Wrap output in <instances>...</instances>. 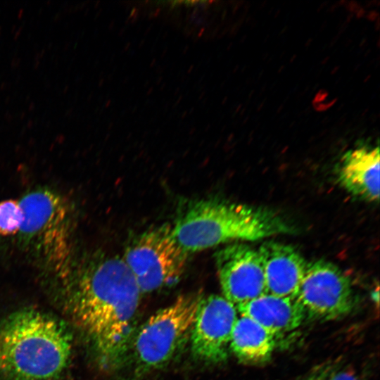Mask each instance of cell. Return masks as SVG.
Wrapping results in <instances>:
<instances>
[{
  "instance_id": "1",
  "label": "cell",
  "mask_w": 380,
  "mask_h": 380,
  "mask_svg": "<svg viewBox=\"0 0 380 380\" xmlns=\"http://www.w3.org/2000/svg\"><path fill=\"white\" fill-rule=\"evenodd\" d=\"M64 279L68 308L99 365L120 369L130 355L141 293L124 260L94 259Z\"/></svg>"
},
{
  "instance_id": "2",
  "label": "cell",
  "mask_w": 380,
  "mask_h": 380,
  "mask_svg": "<svg viewBox=\"0 0 380 380\" xmlns=\"http://www.w3.org/2000/svg\"><path fill=\"white\" fill-rule=\"evenodd\" d=\"M72 350L69 328L45 312L23 308L0 321V380H54Z\"/></svg>"
},
{
  "instance_id": "3",
  "label": "cell",
  "mask_w": 380,
  "mask_h": 380,
  "mask_svg": "<svg viewBox=\"0 0 380 380\" xmlns=\"http://www.w3.org/2000/svg\"><path fill=\"white\" fill-rule=\"evenodd\" d=\"M172 232L189 253L233 241H257L291 234L295 229L268 208L201 199L191 203L177 217Z\"/></svg>"
},
{
  "instance_id": "4",
  "label": "cell",
  "mask_w": 380,
  "mask_h": 380,
  "mask_svg": "<svg viewBox=\"0 0 380 380\" xmlns=\"http://www.w3.org/2000/svg\"><path fill=\"white\" fill-rule=\"evenodd\" d=\"M23 220L18 242L42 265L64 278L72 268L70 209L51 189L32 190L18 201Z\"/></svg>"
},
{
  "instance_id": "5",
  "label": "cell",
  "mask_w": 380,
  "mask_h": 380,
  "mask_svg": "<svg viewBox=\"0 0 380 380\" xmlns=\"http://www.w3.org/2000/svg\"><path fill=\"white\" fill-rule=\"evenodd\" d=\"M201 297V293L182 295L137 329L130 350L137 376L166 366L184 348Z\"/></svg>"
},
{
  "instance_id": "6",
  "label": "cell",
  "mask_w": 380,
  "mask_h": 380,
  "mask_svg": "<svg viewBox=\"0 0 380 380\" xmlns=\"http://www.w3.org/2000/svg\"><path fill=\"white\" fill-rule=\"evenodd\" d=\"M188 253L176 240L172 227L146 231L127 248L124 258L141 293L173 286L181 279Z\"/></svg>"
},
{
  "instance_id": "7",
  "label": "cell",
  "mask_w": 380,
  "mask_h": 380,
  "mask_svg": "<svg viewBox=\"0 0 380 380\" xmlns=\"http://www.w3.org/2000/svg\"><path fill=\"white\" fill-rule=\"evenodd\" d=\"M296 298L307 317L324 321L348 315L355 305L349 277L324 260L308 262Z\"/></svg>"
},
{
  "instance_id": "8",
  "label": "cell",
  "mask_w": 380,
  "mask_h": 380,
  "mask_svg": "<svg viewBox=\"0 0 380 380\" xmlns=\"http://www.w3.org/2000/svg\"><path fill=\"white\" fill-rule=\"evenodd\" d=\"M237 318L236 307L224 296L216 294L202 296L189 340L193 355L210 364L225 361Z\"/></svg>"
},
{
  "instance_id": "9",
  "label": "cell",
  "mask_w": 380,
  "mask_h": 380,
  "mask_svg": "<svg viewBox=\"0 0 380 380\" xmlns=\"http://www.w3.org/2000/svg\"><path fill=\"white\" fill-rule=\"evenodd\" d=\"M215 260L222 296L236 308L266 293L258 249L235 243L220 249Z\"/></svg>"
},
{
  "instance_id": "10",
  "label": "cell",
  "mask_w": 380,
  "mask_h": 380,
  "mask_svg": "<svg viewBox=\"0 0 380 380\" xmlns=\"http://www.w3.org/2000/svg\"><path fill=\"white\" fill-rule=\"evenodd\" d=\"M258 251L266 293L296 298L308 262L295 248L279 242H265Z\"/></svg>"
},
{
  "instance_id": "11",
  "label": "cell",
  "mask_w": 380,
  "mask_h": 380,
  "mask_svg": "<svg viewBox=\"0 0 380 380\" xmlns=\"http://www.w3.org/2000/svg\"><path fill=\"white\" fill-rule=\"evenodd\" d=\"M379 147H361L348 151L343 156L337 177L342 187L369 202L379 199Z\"/></svg>"
},
{
  "instance_id": "12",
  "label": "cell",
  "mask_w": 380,
  "mask_h": 380,
  "mask_svg": "<svg viewBox=\"0 0 380 380\" xmlns=\"http://www.w3.org/2000/svg\"><path fill=\"white\" fill-rule=\"evenodd\" d=\"M236 308L241 316L253 319L274 336L296 329L307 317L303 307L296 298L269 293Z\"/></svg>"
},
{
  "instance_id": "13",
  "label": "cell",
  "mask_w": 380,
  "mask_h": 380,
  "mask_svg": "<svg viewBox=\"0 0 380 380\" xmlns=\"http://www.w3.org/2000/svg\"><path fill=\"white\" fill-rule=\"evenodd\" d=\"M274 337L253 319L241 315L232 331L229 349L243 363H261L272 356Z\"/></svg>"
},
{
  "instance_id": "14",
  "label": "cell",
  "mask_w": 380,
  "mask_h": 380,
  "mask_svg": "<svg viewBox=\"0 0 380 380\" xmlns=\"http://www.w3.org/2000/svg\"><path fill=\"white\" fill-rule=\"evenodd\" d=\"M302 380H361V379L350 366L340 360H334L315 367Z\"/></svg>"
},
{
  "instance_id": "15",
  "label": "cell",
  "mask_w": 380,
  "mask_h": 380,
  "mask_svg": "<svg viewBox=\"0 0 380 380\" xmlns=\"http://www.w3.org/2000/svg\"><path fill=\"white\" fill-rule=\"evenodd\" d=\"M23 220V213L18 201L6 200L0 203V234H17Z\"/></svg>"
},
{
  "instance_id": "16",
  "label": "cell",
  "mask_w": 380,
  "mask_h": 380,
  "mask_svg": "<svg viewBox=\"0 0 380 380\" xmlns=\"http://www.w3.org/2000/svg\"><path fill=\"white\" fill-rule=\"evenodd\" d=\"M20 58H13L11 61V67L12 68H18L20 65Z\"/></svg>"
},
{
  "instance_id": "17",
  "label": "cell",
  "mask_w": 380,
  "mask_h": 380,
  "mask_svg": "<svg viewBox=\"0 0 380 380\" xmlns=\"http://www.w3.org/2000/svg\"><path fill=\"white\" fill-rule=\"evenodd\" d=\"M11 87V84H8V83H6V82H3L1 83V86H0V89L1 90H5V89H10Z\"/></svg>"
},
{
  "instance_id": "18",
  "label": "cell",
  "mask_w": 380,
  "mask_h": 380,
  "mask_svg": "<svg viewBox=\"0 0 380 380\" xmlns=\"http://www.w3.org/2000/svg\"><path fill=\"white\" fill-rule=\"evenodd\" d=\"M22 30H23V27H20L18 28V30L15 32V33L14 34V37H13V39H17L18 38V37L20 35V33L22 32Z\"/></svg>"
},
{
  "instance_id": "19",
  "label": "cell",
  "mask_w": 380,
  "mask_h": 380,
  "mask_svg": "<svg viewBox=\"0 0 380 380\" xmlns=\"http://www.w3.org/2000/svg\"><path fill=\"white\" fill-rule=\"evenodd\" d=\"M5 118L8 122H11L13 120V115L9 113V112H6L5 114Z\"/></svg>"
},
{
  "instance_id": "20",
  "label": "cell",
  "mask_w": 380,
  "mask_h": 380,
  "mask_svg": "<svg viewBox=\"0 0 380 380\" xmlns=\"http://www.w3.org/2000/svg\"><path fill=\"white\" fill-rule=\"evenodd\" d=\"M35 108V104L34 102H31L29 105V108H28V110L30 111H32Z\"/></svg>"
},
{
  "instance_id": "21",
  "label": "cell",
  "mask_w": 380,
  "mask_h": 380,
  "mask_svg": "<svg viewBox=\"0 0 380 380\" xmlns=\"http://www.w3.org/2000/svg\"><path fill=\"white\" fill-rule=\"evenodd\" d=\"M32 125H33L32 120H29L27 121V127L28 129H30V128H32Z\"/></svg>"
},
{
  "instance_id": "22",
  "label": "cell",
  "mask_w": 380,
  "mask_h": 380,
  "mask_svg": "<svg viewBox=\"0 0 380 380\" xmlns=\"http://www.w3.org/2000/svg\"><path fill=\"white\" fill-rule=\"evenodd\" d=\"M23 9L21 8L18 11V18L20 19L21 18V17L23 16Z\"/></svg>"
},
{
  "instance_id": "23",
  "label": "cell",
  "mask_w": 380,
  "mask_h": 380,
  "mask_svg": "<svg viewBox=\"0 0 380 380\" xmlns=\"http://www.w3.org/2000/svg\"><path fill=\"white\" fill-rule=\"evenodd\" d=\"M60 18H61V14H60L59 13H58L55 15L53 20H54L55 22H56V21H58V20L60 19Z\"/></svg>"
},
{
  "instance_id": "24",
  "label": "cell",
  "mask_w": 380,
  "mask_h": 380,
  "mask_svg": "<svg viewBox=\"0 0 380 380\" xmlns=\"http://www.w3.org/2000/svg\"><path fill=\"white\" fill-rule=\"evenodd\" d=\"M39 63H40L39 61H35L34 64V69H36V68H37L39 67Z\"/></svg>"
},
{
  "instance_id": "25",
  "label": "cell",
  "mask_w": 380,
  "mask_h": 380,
  "mask_svg": "<svg viewBox=\"0 0 380 380\" xmlns=\"http://www.w3.org/2000/svg\"><path fill=\"white\" fill-rule=\"evenodd\" d=\"M15 29H16V25H13L11 28V32L13 33Z\"/></svg>"
},
{
  "instance_id": "26",
  "label": "cell",
  "mask_w": 380,
  "mask_h": 380,
  "mask_svg": "<svg viewBox=\"0 0 380 380\" xmlns=\"http://www.w3.org/2000/svg\"><path fill=\"white\" fill-rule=\"evenodd\" d=\"M25 116V112H22L21 113V115L20 116V119H23L24 117Z\"/></svg>"
},
{
  "instance_id": "27",
  "label": "cell",
  "mask_w": 380,
  "mask_h": 380,
  "mask_svg": "<svg viewBox=\"0 0 380 380\" xmlns=\"http://www.w3.org/2000/svg\"><path fill=\"white\" fill-rule=\"evenodd\" d=\"M68 88H69V86H68V85H66L64 89H63V93H66L67 91H68Z\"/></svg>"
},
{
  "instance_id": "28",
  "label": "cell",
  "mask_w": 380,
  "mask_h": 380,
  "mask_svg": "<svg viewBox=\"0 0 380 380\" xmlns=\"http://www.w3.org/2000/svg\"><path fill=\"white\" fill-rule=\"evenodd\" d=\"M10 101V97L8 96L6 98V100H5V102L6 103H8Z\"/></svg>"
},
{
  "instance_id": "29",
  "label": "cell",
  "mask_w": 380,
  "mask_h": 380,
  "mask_svg": "<svg viewBox=\"0 0 380 380\" xmlns=\"http://www.w3.org/2000/svg\"><path fill=\"white\" fill-rule=\"evenodd\" d=\"M71 113V110L69 109L68 110H67L66 113H65V115H68Z\"/></svg>"
},
{
  "instance_id": "30",
  "label": "cell",
  "mask_w": 380,
  "mask_h": 380,
  "mask_svg": "<svg viewBox=\"0 0 380 380\" xmlns=\"http://www.w3.org/2000/svg\"><path fill=\"white\" fill-rule=\"evenodd\" d=\"M50 3H51V1H46V4H49Z\"/></svg>"
},
{
  "instance_id": "31",
  "label": "cell",
  "mask_w": 380,
  "mask_h": 380,
  "mask_svg": "<svg viewBox=\"0 0 380 380\" xmlns=\"http://www.w3.org/2000/svg\"><path fill=\"white\" fill-rule=\"evenodd\" d=\"M1 27L0 26V35H1Z\"/></svg>"
}]
</instances>
